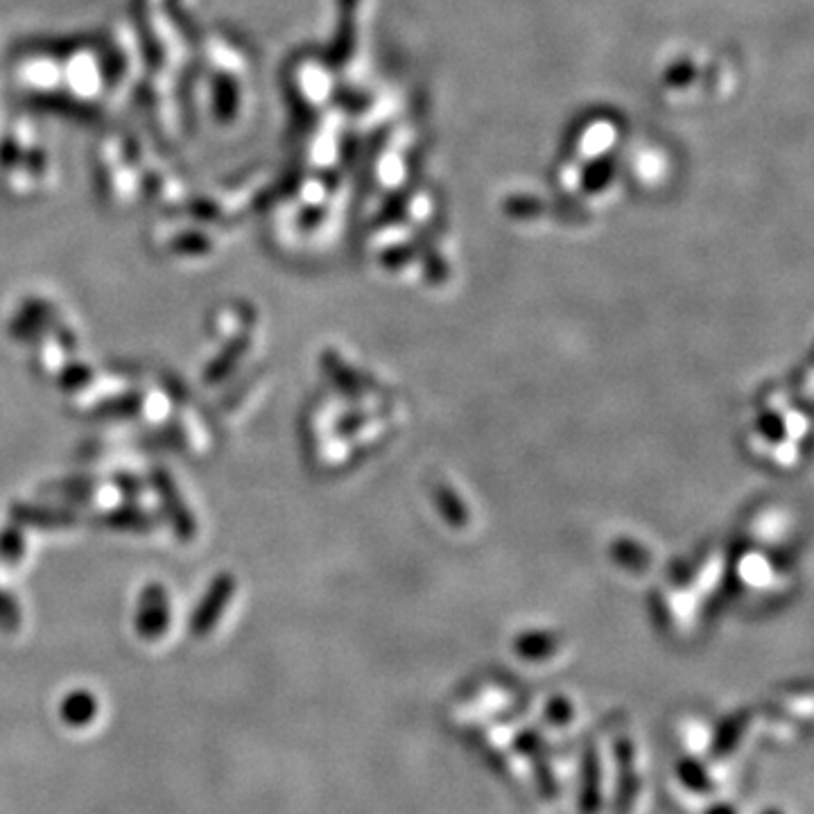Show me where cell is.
Wrapping results in <instances>:
<instances>
[{"instance_id": "5", "label": "cell", "mask_w": 814, "mask_h": 814, "mask_svg": "<svg viewBox=\"0 0 814 814\" xmlns=\"http://www.w3.org/2000/svg\"><path fill=\"white\" fill-rule=\"evenodd\" d=\"M10 518L19 527H34V530H66L75 527L77 514L71 507H50V505H23L16 502L10 509Z\"/></svg>"}, {"instance_id": "16", "label": "cell", "mask_w": 814, "mask_h": 814, "mask_svg": "<svg viewBox=\"0 0 814 814\" xmlns=\"http://www.w3.org/2000/svg\"><path fill=\"white\" fill-rule=\"evenodd\" d=\"M59 387L66 389V392H77V389L86 387L93 380V371L80 365V362H71V365H66L62 369V374H59Z\"/></svg>"}, {"instance_id": "18", "label": "cell", "mask_w": 814, "mask_h": 814, "mask_svg": "<svg viewBox=\"0 0 814 814\" xmlns=\"http://www.w3.org/2000/svg\"><path fill=\"white\" fill-rule=\"evenodd\" d=\"M570 717H573V708L566 699H552L550 706H548V720L554 726H564Z\"/></svg>"}, {"instance_id": "3", "label": "cell", "mask_w": 814, "mask_h": 814, "mask_svg": "<svg viewBox=\"0 0 814 814\" xmlns=\"http://www.w3.org/2000/svg\"><path fill=\"white\" fill-rule=\"evenodd\" d=\"M172 620V606L168 591L161 584H150L141 591L136 611V631L147 643L166 636Z\"/></svg>"}, {"instance_id": "21", "label": "cell", "mask_w": 814, "mask_h": 814, "mask_svg": "<svg viewBox=\"0 0 814 814\" xmlns=\"http://www.w3.org/2000/svg\"><path fill=\"white\" fill-rule=\"evenodd\" d=\"M762 814H783L781 810H776V808H769V810H765Z\"/></svg>"}, {"instance_id": "8", "label": "cell", "mask_w": 814, "mask_h": 814, "mask_svg": "<svg viewBox=\"0 0 814 814\" xmlns=\"http://www.w3.org/2000/svg\"><path fill=\"white\" fill-rule=\"evenodd\" d=\"M98 523L102 527H109V530H116V532L143 534V532H152L154 527H157V518L136 505H123V507L109 509V512L100 514Z\"/></svg>"}, {"instance_id": "14", "label": "cell", "mask_w": 814, "mask_h": 814, "mask_svg": "<svg viewBox=\"0 0 814 814\" xmlns=\"http://www.w3.org/2000/svg\"><path fill=\"white\" fill-rule=\"evenodd\" d=\"M532 760V767H534V783H536V790H539L541 799L545 801H554L559 794V785L554 781V774L548 765V760L541 753H536V756L530 758Z\"/></svg>"}, {"instance_id": "15", "label": "cell", "mask_w": 814, "mask_h": 814, "mask_svg": "<svg viewBox=\"0 0 814 814\" xmlns=\"http://www.w3.org/2000/svg\"><path fill=\"white\" fill-rule=\"evenodd\" d=\"M50 493H57V496H64L68 500H89L95 496V482L75 478V480H62L50 484Z\"/></svg>"}, {"instance_id": "6", "label": "cell", "mask_w": 814, "mask_h": 814, "mask_svg": "<svg viewBox=\"0 0 814 814\" xmlns=\"http://www.w3.org/2000/svg\"><path fill=\"white\" fill-rule=\"evenodd\" d=\"M604 805L602 796V762L595 747H588L582 758V774H579V814H600Z\"/></svg>"}, {"instance_id": "17", "label": "cell", "mask_w": 814, "mask_h": 814, "mask_svg": "<svg viewBox=\"0 0 814 814\" xmlns=\"http://www.w3.org/2000/svg\"><path fill=\"white\" fill-rule=\"evenodd\" d=\"M21 627V606L14 597L0 588V629L14 631Z\"/></svg>"}, {"instance_id": "4", "label": "cell", "mask_w": 814, "mask_h": 814, "mask_svg": "<svg viewBox=\"0 0 814 814\" xmlns=\"http://www.w3.org/2000/svg\"><path fill=\"white\" fill-rule=\"evenodd\" d=\"M613 758L618 765V787L613 796L611 814H631L640 794V778L636 772V749L627 738L613 742Z\"/></svg>"}, {"instance_id": "20", "label": "cell", "mask_w": 814, "mask_h": 814, "mask_svg": "<svg viewBox=\"0 0 814 814\" xmlns=\"http://www.w3.org/2000/svg\"><path fill=\"white\" fill-rule=\"evenodd\" d=\"M704 814H738L731 803H713Z\"/></svg>"}, {"instance_id": "7", "label": "cell", "mask_w": 814, "mask_h": 814, "mask_svg": "<svg viewBox=\"0 0 814 814\" xmlns=\"http://www.w3.org/2000/svg\"><path fill=\"white\" fill-rule=\"evenodd\" d=\"M249 349H251L249 335L242 333V335L231 337V340L222 346V351L211 360V365L206 367V371H204L206 385H218L224 378L231 376L233 369L240 365L242 358L249 353Z\"/></svg>"}, {"instance_id": "1", "label": "cell", "mask_w": 814, "mask_h": 814, "mask_svg": "<svg viewBox=\"0 0 814 814\" xmlns=\"http://www.w3.org/2000/svg\"><path fill=\"white\" fill-rule=\"evenodd\" d=\"M150 482L161 500L163 514H166L172 532H175L181 541H193L197 534L195 516L188 509V502L184 500V496H181L175 478L168 473V469L157 466V469H152L150 473Z\"/></svg>"}, {"instance_id": "10", "label": "cell", "mask_w": 814, "mask_h": 814, "mask_svg": "<svg viewBox=\"0 0 814 814\" xmlns=\"http://www.w3.org/2000/svg\"><path fill=\"white\" fill-rule=\"evenodd\" d=\"M141 410H143L141 394L129 392V394L105 398V401H100L98 405H95L89 414L98 421H123V419H132V417H136V414H141Z\"/></svg>"}, {"instance_id": "12", "label": "cell", "mask_w": 814, "mask_h": 814, "mask_svg": "<svg viewBox=\"0 0 814 814\" xmlns=\"http://www.w3.org/2000/svg\"><path fill=\"white\" fill-rule=\"evenodd\" d=\"M747 726V715H733L729 720L722 722L720 729L715 733L713 740V753L715 756H729V753L738 747V740Z\"/></svg>"}, {"instance_id": "2", "label": "cell", "mask_w": 814, "mask_h": 814, "mask_svg": "<svg viewBox=\"0 0 814 814\" xmlns=\"http://www.w3.org/2000/svg\"><path fill=\"white\" fill-rule=\"evenodd\" d=\"M236 579L229 573H220L213 577V582L206 588V593L199 604L195 606L193 616H190V634L195 638L209 636L213 627L222 620L224 611L231 602L233 593H236Z\"/></svg>"}, {"instance_id": "11", "label": "cell", "mask_w": 814, "mask_h": 814, "mask_svg": "<svg viewBox=\"0 0 814 814\" xmlns=\"http://www.w3.org/2000/svg\"><path fill=\"white\" fill-rule=\"evenodd\" d=\"M677 776L681 785L695 794H710L715 790V783L710 778L708 769L695 758H681L677 765Z\"/></svg>"}, {"instance_id": "13", "label": "cell", "mask_w": 814, "mask_h": 814, "mask_svg": "<svg viewBox=\"0 0 814 814\" xmlns=\"http://www.w3.org/2000/svg\"><path fill=\"white\" fill-rule=\"evenodd\" d=\"M25 554V534L19 525H7L0 530V559L5 564H19Z\"/></svg>"}, {"instance_id": "9", "label": "cell", "mask_w": 814, "mask_h": 814, "mask_svg": "<svg viewBox=\"0 0 814 814\" xmlns=\"http://www.w3.org/2000/svg\"><path fill=\"white\" fill-rule=\"evenodd\" d=\"M59 715H62V720L68 726L82 729V726H89L95 720V715H98V699L86 690L68 692L62 701V708H59Z\"/></svg>"}, {"instance_id": "19", "label": "cell", "mask_w": 814, "mask_h": 814, "mask_svg": "<svg viewBox=\"0 0 814 814\" xmlns=\"http://www.w3.org/2000/svg\"><path fill=\"white\" fill-rule=\"evenodd\" d=\"M116 484H118V489L123 491L127 498H136V496H141V491H143V484H141V480H138L136 475H132V473H123V475H118V478H116Z\"/></svg>"}]
</instances>
